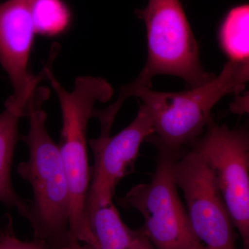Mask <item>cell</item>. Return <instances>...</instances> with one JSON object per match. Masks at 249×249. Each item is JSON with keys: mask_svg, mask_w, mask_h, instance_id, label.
<instances>
[{"mask_svg": "<svg viewBox=\"0 0 249 249\" xmlns=\"http://www.w3.org/2000/svg\"><path fill=\"white\" fill-rule=\"evenodd\" d=\"M45 101L40 98L31 104L27 115L29 132L22 137L29 157L18 165L17 172L32 189L27 219L34 239L55 248L76 238L70 230V187L58 145L47 129V113L42 109Z\"/></svg>", "mask_w": 249, "mask_h": 249, "instance_id": "obj_1", "label": "cell"}, {"mask_svg": "<svg viewBox=\"0 0 249 249\" xmlns=\"http://www.w3.org/2000/svg\"><path fill=\"white\" fill-rule=\"evenodd\" d=\"M249 78V64L228 61L218 76L181 92H160L132 83L121 90L127 98H139L151 114L154 133L145 142L181 151L189 148L213 121L214 106L227 95L242 92Z\"/></svg>", "mask_w": 249, "mask_h": 249, "instance_id": "obj_2", "label": "cell"}, {"mask_svg": "<svg viewBox=\"0 0 249 249\" xmlns=\"http://www.w3.org/2000/svg\"><path fill=\"white\" fill-rule=\"evenodd\" d=\"M44 71L58 96L61 109L58 147L71 196L70 232L77 240L96 249V239L85 210L91 181L87 129L96 103L107 102L114 90L107 80L101 77L81 76L76 78L73 89L67 91L54 76L50 65L45 66Z\"/></svg>", "mask_w": 249, "mask_h": 249, "instance_id": "obj_3", "label": "cell"}, {"mask_svg": "<svg viewBox=\"0 0 249 249\" xmlns=\"http://www.w3.org/2000/svg\"><path fill=\"white\" fill-rule=\"evenodd\" d=\"M135 14L145 23L147 40L146 63L133 81L136 86L151 88L152 78L165 74L193 88L214 76L201 65L199 45L180 0H148Z\"/></svg>", "mask_w": 249, "mask_h": 249, "instance_id": "obj_4", "label": "cell"}, {"mask_svg": "<svg viewBox=\"0 0 249 249\" xmlns=\"http://www.w3.org/2000/svg\"><path fill=\"white\" fill-rule=\"evenodd\" d=\"M151 181L132 187L118 199L121 207L135 209L144 219V234L155 249H193L201 244L178 193L174 167L186 150H170L160 144Z\"/></svg>", "mask_w": 249, "mask_h": 249, "instance_id": "obj_5", "label": "cell"}, {"mask_svg": "<svg viewBox=\"0 0 249 249\" xmlns=\"http://www.w3.org/2000/svg\"><path fill=\"white\" fill-rule=\"evenodd\" d=\"M190 149L203 157L213 174L242 249H249V132L246 126L231 129L214 124Z\"/></svg>", "mask_w": 249, "mask_h": 249, "instance_id": "obj_6", "label": "cell"}, {"mask_svg": "<svg viewBox=\"0 0 249 249\" xmlns=\"http://www.w3.org/2000/svg\"><path fill=\"white\" fill-rule=\"evenodd\" d=\"M196 238L207 249H236L233 224L215 178L199 153L188 148L174 167Z\"/></svg>", "mask_w": 249, "mask_h": 249, "instance_id": "obj_7", "label": "cell"}, {"mask_svg": "<svg viewBox=\"0 0 249 249\" xmlns=\"http://www.w3.org/2000/svg\"><path fill=\"white\" fill-rule=\"evenodd\" d=\"M153 133L151 114L140 104L135 119L120 132L113 137L101 133L98 138L89 139L94 162L85 206L87 214L113 201L116 186L133 173L142 142Z\"/></svg>", "mask_w": 249, "mask_h": 249, "instance_id": "obj_8", "label": "cell"}, {"mask_svg": "<svg viewBox=\"0 0 249 249\" xmlns=\"http://www.w3.org/2000/svg\"><path fill=\"white\" fill-rule=\"evenodd\" d=\"M36 35L30 0H7L0 4V64L7 73L14 94L6 100L5 108L23 117L34 99L42 76L29 71L31 50Z\"/></svg>", "mask_w": 249, "mask_h": 249, "instance_id": "obj_9", "label": "cell"}, {"mask_svg": "<svg viewBox=\"0 0 249 249\" xmlns=\"http://www.w3.org/2000/svg\"><path fill=\"white\" fill-rule=\"evenodd\" d=\"M21 116L5 108L0 114V202L14 208L27 219L29 201L21 197L15 191L11 181V166L15 149L19 139V122Z\"/></svg>", "mask_w": 249, "mask_h": 249, "instance_id": "obj_10", "label": "cell"}, {"mask_svg": "<svg viewBox=\"0 0 249 249\" xmlns=\"http://www.w3.org/2000/svg\"><path fill=\"white\" fill-rule=\"evenodd\" d=\"M87 216L96 249H129L137 231L124 224L113 201L93 209Z\"/></svg>", "mask_w": 249, "mask_h": 249, "instance_id": "obj_11", "label": "cell"}, {"mask_svg": "<svg viewBox=\"0 0 249 249\" xmlns=\"http://www.w3.org/2000/svg\"><path fill=\"white\" fill-rule=\"evenodd\" d=\"M249 6L237 5L223 18L217 32L219 48L228 61L249 64Z\"/></svg>", "mask_w": 249, "mask_h": 249, "instance_id": "obj_12", "label": "cell"}, {"mask_svg": "<svg viewBox=\"0 0 249 249\" xmlns=\"http://www.w3.org/2000/svg\"><path fill=\"white\" fill-rule=\"evenodd\" d=\"M30 9L36 34L55 37L70 27L71 12L62 0H30Z\"/></svg>", "mask_w": 249, "mask_h": 249, "instance_id": "obj_13", "label": "cell"}, {"mask_svg": "<svg viewBox=\"0 0 249 249\" xmlns=\"http://www.w3.org/2000/svg\"><path fill=\"white\" fill-rule=\"evenodd\" d=\"M44 242L34 239L31 241L19 240L16 236L12 218L7 214L6 222L0 229V249H49Z\"/></svg>", "mask_w": 249, "mask_h": 249, "instance_id": "obj_14", "label": "cell"}, {"mask_svg": "<svg viewBox=\"0 0 249 249\" xmlns=\"http://www.w3.org/2000/svg\"><path fill=\"white\" fill-rule=\"evenodd\" d=\"M129 249H155V248L141 229L137 230V235L132 241Z\"/></svg>", "mask_w": 249, "mask_h": 249, "instance_id": "obj_15", "label": "cell"}, {"mask_svg": "<svg viewBox=\"0 0 249 249\" xmlns=\"http://www.w3.org/2000/svg\"><path fill=\"white\" fill-rule=\"evenodd\" d=\"M49 249H96L92 246L88 244L82 243L76 239H73L71 242L66 245L55 247V248H49Z\"/></svg>", "mask_w": 249, "mask_h": 249, "instance_id": "obj_16", "label": "cell"}, {"mask_svg": "<svg viewBox=\"0 0 249 249\" xmlns=\"http://www.w3.org/2000/svg\"><path fill=\"white\" fill-rule=\"evenodd\" d=\"M207 249L206 248V247H204V245H202V244H199V245L196 246V247H195L194 249Z\"/></svg>", "mask_w": 249, "mask_h": 249, "instance_id": "obj_17", "label": "cell"}]
</instances>
